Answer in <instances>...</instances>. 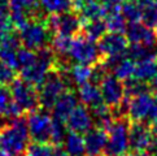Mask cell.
<instances>
[{"label":"cell","instance_id":"cell-12","mask_svg":"<svg viewBox=\"0 0 157 156\" xmlns=\"http://www.w3.org/2000/svg\"><path fill=\"white\" fill-rule=\"evenodd\" d=\"M99 51L101 53L103 59L105 57H114V56H122L126 55L128 41L125 34L122 33H114L109 31L99 39L98 43Z\"/></svg>","mask_w":157,"mask_h":156},{"label":"cell","instance_id":"cell-18","mask_svg":"<svg viewBox=\"0 0 157 156\" xmlns=\"http://www.w3.org/2000/svg\"><path fill=\"white\" fill-rule=\"evenodd\" d=\"M78 105V96L77 94L68 88L65 90L59 99L56 100V103L52 108V117L60 121H66V119L69 117V115L73 112V109Z\"/></svg>","mask_w":157,"mask_h":156},{"label":"cell","instance_id":"cell-23","mask_svg":"<svg viewBox=\"0 0 157 156\" xmlns=\"http://www.w3.org/2000/svg\"><path fill=\"white\" fill-rule=\"evenodd\" d=\"M127 57L132 61H144V60H156L157 57V46H143V44H131L126 51Z\"/></svg>","mask_w":157,"mask_h":156},{"label":"cell","instance_id":"cell-9","mask_svg":"<svg viewBox=\"0 0 157 156\" xmlns=\"http://www.w3.org/2000/svg\"><path fill=\"white\" fill-rule=\"evenodd\" d=\"M27 129L30 139L38 143H51L53 117L46 109H35L27 116Z\"/></svg>","mask_w":157,"mask_h":156},{"label":"cell","instance_id":"cell-20","mask_svg":"<svg viewBox=\"0 0 157 156\" xmlns=\"http://www.w3.org/2000/svg\"><path fill=\"white\" fill-rule=\"evenodd\" d=\"M75 12L79 16V18L83 22L104 18V7L103 3L98 2V0H85L75 8Z\"/></svg>","mask_w":157,"mask_h":156},{"label":"cell","instance_id":"cell-14","mask_svg":"<svg viewBox=\"0 0 157 156\" xmlns=\"http://www.w3.org/2000/svg\"><path fill=\"white\" fill-rule=\"evenodd\" d=\"M152 137L153 134L149 125L143 122H132L128 129V150L131 152L147 151Z\"/></svg>","mask_w":157,"mask_h":156},{"label":"cell","instance_id":"cell-33","mask_svg":"<svg viewBox=\"0 0 157 156\" xmlns=\"http://www.w3.org/2000/svg\"><path fill=\"white\" fill-rule=\"evenodd\" d=\"M14 70V68H12L7 63H4L3 60H0V85H10L16 78Z\"/></svg>","mask_w":157,"mask_h":156},{"label":"cell","instance_id":"cell-1","mask_svg":"<svg viewBox=\"0 0 157 156\" xmlns=\"http://www.w3.org/2000/svg\"><path fill=\"white\" fill-rule=\"evenodd\" d=\"M0 143L7 155L21 156L30 144L27 121L24 116L9 120L0 129Z\"/></svg>","mask_w":157,"mask_h":156},{"label":"cell","instance_id":"cell-25","mask_svg":"<svg viewBox=\"0 0 157 156\" xmlns=\"http://www.w3.org/2000/svg\"><path fill=\"white\" fill-rule=\"evenodd\" d=\"M157 73V63L156 60H144L135 63V72L134 78L143 82H151V80Z\"/></svg>","mask_w":157,"mask_h":156},{"label":"cell","instance_id":"cell-34","mask_svg":"<svg viewBox=\"0 0 157 156\" xmlns=\"http://www.w3.org/2000/svg\"><path fill=\"white\" fill-rule=\"evenodd\" d=\"M9 14H10V5H9V0H0V21L4 24H10L9 20Z\"/></svg>","mask_w":157,"mask_h":156},{"label":"cell","instance_id":"cell-15","mask_svg":"<svg viewBox=\"0 0 157 156\" xmlns=\"http://www.w3.org/2000/svg\"><path fill=\"white\" fill-rule=\"evenodd\" d=\"M65 125L69 131L78 133V134H86L94 125L92 115L86 105H77L73 112L65 121Z\"/></svg>","mask_w":157,"mask_h":156},{"label":"cell","instance_id":"cell-35","mask_svg":"<svg viewBox=\"0 0 157 156\" xmlns=\"http://www.w3.org/2000/svg\"><path fill=\"white\" fill-rule=\"evenodd\" d=\"M147 152L149 156H157V135L152 137V141H151L149 146L147 148Z\"/></svg>","mask_w":157,"mask_h":156},{"label":"cell","instance_id":"cell-27","mask_svg":"<svg viewBox=\"0 0 157 156\" xmlns=\"http://www.w3.org/2000/svg\"><path fill=\"white\" fill-rule=\"evenodd\" d=\"M36 60V52L27 49L25 47H20L17 53H16V64H14V69L16 70H25L27 68L35 63Z\"/></svg>","mask_w":157,"mask_h":156},{"label":"cell","instance_id":"cell-36","mask_svg":"<svg viewBox=\"0 0 157 156\" xmlns=\"http://www.w3.org/2000/svg\"><path fill=\"white\" fill-rule=\"evenodd\" d=\"M149 88L157 94V73H156V76L152 78V80H151V82H149Z\"/></svg>","mask_w":157,"mask_h":156},{"label":"cell","instance_id":"cell-22","mask_svg":"<svg viewBox=\"0 0 157 156\" xmlns=\"http://www.w3.org/2000/svg\"><path fill=\"white\" fill-rule=\"evenodd\" d=\"M18 116H21V113L14 107L9 87L5 85H0V117H7V119L12 120Z\"/></svg>","mask_w":157,"mask_h":156},{"label":"cell","instance_id":"cell-37","mask_svg":"<svg viewBox=\"0 0 157 156\" xmlns=\"http://www.w3.org/2000/svg\"><path fill=\"white\" fill-rule=\"evenodd\" d=\"M149 129L152 131L153 135H157V120H155L152 124H149Z\"/></svg>","mask_w":157,"mask_h":156},{"label":"cell","instance_id":"cell-17","mask_svg":"<svg viewBox=\"0 0 157 156\" xmlns=\"http://www.w3.org/2000/svg\"><path fill=\"white\" fill-rule=\"evenodd\" d=\"M83 139H85L87 156H103V154H105L108 135L104 129H100L98 126L91 127L83 135Z\"/></svg>","mask_w":157,"mask_h":156},{"label":"cell","instance_id":"cell-29","mask_svg":"<svg viewBox=\"0 0 157 156\" xmlns=\"http://www.w3.org/2000/svg\"><path fill=\"white\" fill-rule=\"evenodd\" d=\"M121 13L127 21V24H130V22H138L140 21V17H142L140 7L138 5L136 2H132V0H127V2L121 3Z\"/></svg>","mask_w":157,"mask_h":156},{"label":"cell","instance_id":"cell-32","mask_svg":"<svg viewBox=\"0 0 157 156\" xmlns=\"http://www.w3.org/2000/svg\"><path fill=\"white\" fill-rule=\"evenodd\" d=\"M68 127H66L64 121L56 120L53 119L52 122V138H51V143L52 144H63L64 139L68 134Z\"/></svg>","mask_w":157,"mask_h":156},{"label":"cell","instance_id":"cell-39","mask_svg":"<svg viewBox=\"0 0 157 156\" xmlns=\"http://www.w3.org/2000/svg\"><path fill=\"white\" fill-rule=\"evenodd\" d=\"M71 2H73V5H74V9L78 7V5H79L81 3H83V2H85V0H71Z\"/></svg>","mask_w":157,"mask_h":156},{"label":"cell","instance_id":"cell-21","mask_svg":"<svg viewBox=\"0 0 157 156\" xmlns=\"http://www.w3.org/2000/svg\"><path fill=\"white\" fill-rule=\"evenodd\" d=\"M63 143H64L63 147L66 152V156H87L85 139H83L82 134L68 131Z\"/></svg>","mask_w":157,"mask_h":156},{"label":"cell","instance_id":"cell-13","mask_svg":"<svg viewBox=\"0 0 157 156\" xmlns=\"http://www.w3.org/2000/svg\"><path fill=\"white\" fill-rule=\"evenodd\" d=\"M125 35L131 44H143V46H151V47L157 46L156 30L144 25L140 21L127 24Z\"/></svg>","mask_w":157,"mask_h":156},{"label":"cell","instance_id":"cell-8","mask_svg":"<svg viewBox=\"0 0 157 156\" xmlns=\"http://www.w3.org/2000/svg\"><path fill=\"white\" fill-rule=\"evenodd\" d=\"M56 55L51 47H44L36 51V60L30 68L20 72L22 80L34 85L35 87L40 83L51 69L55 68Z\"/></svg>","mask_w":157,"mask_h":156},{"label":"cell","instance_id":"cell-38","mask_svg":"<svg viewBox=\"0 0 157 156\" xmlns=\"http://www.w3.org/2000/svg\"><path fill=\"white\" fill-rule=\"evenodd\" d=\"M10 27H12V25H9V24H4V22H2V21H0V31L10 30Z\"/></svg>","mask_w":157,"mask_h":156},{"label":"cell","instance_id":"cell-43","mask_svg":"<svg viewBox=\"0 0 157 156\" xmlns=\"http://www.w3.org/2000/svg\"><path fill=\"white\" fill-rule=\"evenodd\" d=\"M8 156H13V155H8Z\"/></svg>","mask_w":157,"mask_h":156},{"label":"cell","instance_id":"cell-5","mask_svg":"<svg viewBox=\"0 0 157 156\" xmlns=\"http://www.w3.org/2000/svg\"><path fill=\"white\" fill-rule=\"evenodd\" d=\"M9 90L14 107L18 109L21 115L30 113L33 111L38 109L39 96L38 90L34 85L26 82L22 78H14V81L10 83Z\"/></svg>","mask_w":157,"mask_h":156},{"label":"cell","instance_id":"cell-6","mask_svg":"<svg viewBox=\"0 0 157 156\" xmlns=\"http://www.w3.org/2000/svg\"><path fill=\"white\" fill-rule=\"evenodd\" d=\"M68 57L75 64L82 65H95L103 60L101 53L99 51L98 44L90 41L85 35H75L71 38Z\"/></svg>","mask_w":157,"mask_h":156},{"label":"cell","instance_id":"cell-28","mask_svg":"<svg viewBox=\"0 0 157 156\" xmlns=\"http://www.w3.org/2000/svg\"><path fill=\"white\" fill-rule=\"evenodd\" d=\"M140 10H142L140 21L144 25L155 29L157 26V0H152V2L147 3L145 5H142Z\"/></svg>","mask_w":157,"mask_h":156},{"label":"cell","instance_id":"cell-26","mask_svg":"<svg viewBox=\"0 0 157 156\" xmlns=\"http://www.w3.org/2000/svg\"><path fill=\"white\" fill-rule=\"evenodd\" d=\"M38 3L47 14H60L74 9L71 0H38Z\"/></svg>","mask_w":157,"mask_h":156},{"label":"cell","instance_id":"cell-24","mask_svg":"<svg viewBox=\"0 0 157 156\" xmlns=\"http://www.w3.org/2000/svg\"><path fill=\"white\" fill-rule=\"evenodd\" d=\"M82 30H83V35L86 38H88L92 42H96L105 34L108 27H106L105 20L98 18L85 22V25H82Z\"/></svg>","mask_w":157,"mask_h":156},{"label":"cell","instance_id":"cell-16","mask_svg":"<svg viewBox=\"0 0 157 156\" xmlns=\"http://www.w3.org/2000/svg\"><path fill=\"white\" fill-rule=\"evenodd\" d=\"M104 65L106 69H110L113 76H116L121 81H127L134 77L135 72V61H132L130 57L125 56H114V57H105Z\"/></svg>","mask_w":157,"mask_h":156},{"label":"cell","instance_id":"cell-42","mask_svg":"<svg viewBox=\"0 0 157 156\" xmlns=\"http://www.w3.org/2000/svg\"><path fill=\"white\" fill-rule=\"evenodd\" d=\"M156 63H157V57H156Z\"/></svg>","mask_w":157,"mask_h":156},{"label":"cell","instance_id":"cell-4","mask_svg":"<svg viewBox=\"0 0 157 156\" xmlns=\"http://www.w3.org/2000/svg\"><path fill=\"white\" fill-rule=\"evenodd\" d=\"M21 46L31 51H39L48 47L52 41V33L48 30L46 21L30 20L20 29Z\"/></svg>","mask_w":157,"mask_h":156},{"label":"cell","instance_id":"cell-30","mask_svg":"<svg viewBox=\"0 0 157 156\" xmlns=\"http://www.w3.org/2000/svg\"><path fill=\"white\" fill-rule=\"evenodd\" d=\"M125 95L128 98H132V96H136L140 95L143 92H147L149 91V85L147 82H143V81H139L136 78H130V80L125 81Z\"/></svg>","mask_w":157,"mask_h":156},{"label":"cell","instance_id":"cell-41","mask_svg":"<svg viewBox=\"0 0 157 156\" xmlns=\"http://www.w3.org/2000/svg\"><path fill=\"white\" fill-rule=\"evenodd\" d=\"M155 30H156V34H157V26H156V27H155Z\"/></svg>","mask_w":157,"mask_h":156},{"label":"cell","instance_id":"cell-31","mask_svg":"<svg viewBox=\"0 0 157 156\" xmlns=\"http://www.w3.org/2000/svg\"><path fill=\"white\" fill-rule=\"evenodd\" d=\"M25 156H55V146L49 143L33 142L26 148Z\"/></svg>","mask_w":157,"mask_h":156},{"label":"cell","instance_id":"cell-7","mask_svg":"<svg viewBox=\"0 0 157 156\" xmlns=\"http://www.w3.org/2000/svg\"><path fill=\"white\" fill-rule=\"evenodd\" d=\"M128 129H130V121L125 117L114 119L106 130L108 141H106L105 154L109 156H125L128 151Z\"/></svg>","mask_w":157,"mask_h":156},{"label":"cell","instance_id":"cell-10","mask_svg":"<svg viewBox=\"0 0 157 156\" xmlns=\"http://www.w3.org/2000/svg\"><path fill=\"white\" fill-rule=\"evenodd\" d=\"M46 25L48 30L55 35H64V37H75L82 29V21L77 12L51 14L46 18Z\"/></svg>","mask_w":157,"mask_h":156},{"label":"cell","instance_id":"cell-19","mask_svg":"<svg viewBox=\"0 0 157 156\" xmlns=\"http://www.w3.org/2000/svg\"><path fill=\"white\" fill-rule=\"evenodd\" d=\"M77 96H78V100H81L83 105H86L88 109L96 108L99 105L104 104L99 85H96L94 82H87V83H83V85L78 86Z\"/></svg>","mask_w":157,"mask_h":156},{"label":"cell","instance_id":"cell-3","mask_svg":"<svg viewBox=\"0 0 157 156\" xmlns=\"http://www.w3.org/2000/svg\"><path fill=\"white\" fill-rule=\"evenodd\" d=\"M127 116L131 122L152 124L157 120V94L153 95L149 91L132 96L128 100Z\"/></svg>","mask_w":157,"mask_h":156},{"label":"cell","instance_id":"cell-2","mask_svg":"<svg viewBox=\"0 0 157 156\" xmlns=\"http://www.w3.org/2000/svg\"><path fill=\"white\" fill-rule=\"evenodd\" d=\"M68 88L65 76L57 69H51L44 77V80L36 86L39 105L46 111H52L56 100Z\"/></svg>","mask_w":157,"mask_h":156},{"label":"cell","instance_id":"cell-44","mask_svg":"<svg viewBox=\"0 0 157 156\" xmlns=\"http://www.w3.org/2000/svg\"><path fill=\"white\" fill-rule=\"evenodd\" d=\"M104 156H109V155H104Z\"/></svg>","mask_w":157,"mask_h":156},{"label":"cell","instance_id":"cell-11","mask_svg":"<svg viewBox=\"0 0 157 156\" xmlns=\"http://www.w3.org/2000/svg\"><path fill=\"white\" fill-rule=\"evenodd\" d=\"M103 103L110 109L117 108L125 98V85L113 74H106L99 83Z\"/></svg>","mask_w":157,"mask_h":156},{"label":"cell","instance_id":"cell-40","mask_svg":"<svg viewBox=\"0 0 157 156\" xmlns=\"http://www.w3.org/2000/svg\"><path fill=\"white\" fill-rule=\"evenodd\" d=\"M0 156H8L7 154H5L4 148H3V146H2V143H0Z\"/></svg>","mask_w":157,"mask_h":156}]
</instances>
